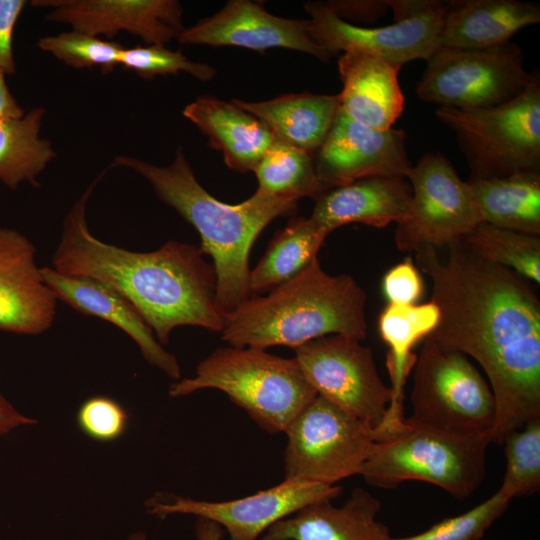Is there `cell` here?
Returning a JSON list of instances; mask_svg holds the SVG:
<instances>
[{"label":"cell","mask_w":540,"mask_h":540,"mask_svg":"<svg viewBox=\"0 0 540 540\" xmlns=\"http://www.w3.org/2000/svg\"><path fill=\"white\" fill-rule=\"evenodd\" d=\"M441 261L432 246L417 249L416 267L432 281L440 318L426 337L473 358L494 395L492 443L540 419V302L518 274L457 241Z\"/></svg>","instance_id":"cell-1"},{"label":"cell","mask_w":540,"mask_h":540,"mask_svg":"<svg viewBox=\"0 0 540 540\" xmlns=\"http://www.w3.org/2000/svg\"><path fill=\"white\" fill-rule=\"evenodd\" d=\"M104 174L67 213L53 268L115 289L138 310L161 345L179 326L221 333L224 319L216 305L217 275L200 247L170 240L155 251L135 252L105 243L90 232L87 201Z\"/></svg>","instance_id":"cell-2"},{"label":"cell","mask_w":540,"mask_h":540,"mask_svg":"<svg viewBox=\"0 0 540 540\" xmlns=\"http://www.w3.org/2000/svg\"><path fill=\"white\" fill-rule=\"evenodd\" d=\"M111 167L128 168L144 177L158 198L197 230L201 250L213 259L216 305L223 318L251 296L250 249L267 224L296 210L297 200L256 191L242 203H223L197 181L182 147L164 167L127 155L115 156Z\"/></svg>","instance_id":"cell-3"},{"label":"cell","mask_w":540,"mask_h":540,"mask_svg":"<svg viewBox=\"0 0 540 540\" xmlns=\"http://www.w3.org/2000/svg\"><path fill=\"white\" fill-rule=\"evenodd\" d=\"M367 296L350 275L332 276L318 256L267 295L252 294L225 316L222 339L232 347L293 349L328 335L363 340Z\"/></svg>","instance_id":"cell-4"},{"label":"cell","mask_w":540,"mask_h":540,"mask_svg":"<svg viewBox=\"0 0 540 540\" xmlns=\"http://www.w3.org/2000/svg\"><path fill=\"white\" fill-rule=\"evenodd\" d=\"M208 388L226 393L268 433L285 432L317 396L295 357L254 347L217 348L197 365L194 377L171 384L169 395L181 397Z\"/></svg>","instance_id":"cell-5"},{"label":"cell","mask_w":540,"mask_h":540,"mask_svg":"<svg viewBox=\"0 0 540 540\" xmlns=\"http://www.w3.org/2000/svg\"><path fill=\"white\" fill-rule=\"evenodd\" d=\"M489 437L465 436L410 423L377 441L360 475L382 489L406 481L433 484L456 499L470 497L484 480Z\"/></svg>","instance_id":"cell-6"},{"label":"cell","mask_w":540,"mask_h":540,"mask_svg":"<svg viewBox=\"0 0 540 540\" xmlns=\"http://www.w3.org/2000/svg\"><path fill=\"white\" fill-rule=\"evenodd\" d=\"M435 115L455 134L469 169L468 179L540 172V75L526 89L496 106L461 110L440 106Z\"/></svg>","instance_id":"cell-7"},{"label":"cell","mask_w":540,"mask_h":540,"mask_svg":"<svg viewBox=\"0 0 540 540\" xmlns=\"http://www.w3.org/2000/svg\"><path fill=\"white\" fill-rule=\"evenodd\" d=\"M410 423L446 432L492 437L497 410L492 390L469 358L423 340L413 367Z\"/></svg>","instance_id":"cell-8"},{"label":"cell","mask_w":540,"mask_h":540,"mask_svg":"<svg viewBox=\"0 0 540 540\" xmlns=\"http://www.w3.org/2000/svg\"><path fill=\"white\" fill-rule=\"evenodd\" d=\"M284 479L333 486L360 475L378 441L376 429L317 395L284 432Z\"/></svg>","instance_id":"cell-9"},{"label":"cell","mask_w":540,"mask_h":540,"mask_svg":"<svg viewBox=\"0 0 540 540\" xmlns=\"http://www.w3.org/2000/svg\"><path fill=\"white\" fill-rule=\"evenodd\" d=\"M426 62L418 98L461 110L506 103L519 96L531 78L522 47L512 41L481 49L439 47Z\"/></svg>","instance_id":"cell-10"},{"label":"cell","mask_w":540,"mask_h":540,"mask_svg":"<svg viewBox=\"0 0 540 540\" xmlns=\"http://www.w3.org/2000/svg\"><path fill=\"white\" fill-rule=\"evenodd\" d=\"M295 350V359L317 395L347 414L379 428L392 400L371 349L352 337L328 335Z\"/></svg>","instance_id":"cell-11"},{"label":"cell","mask_w":540,"mask_h":540,"mask_svg":"<svg viewBox=\"0 0 540 540\" xmlns=\"http://www.w3.org/2000/svg\"><path fill=\"white\" fill-rule=\"evenodd\" d=\"M406 178L412 187V200L408 217L396 226L399 250L448 246L482 222L468 183L442 153L423 155Z\"/></svg>","instance_id":"cell-12"},{"label":"cell","mask_w":540,"mask_h":540,"mask_svg":"<svg viewBox=\"0 0 540 540\" xmlns=\"http://www.w3.org/2000/svg\"><path fill=\"white\" fill-rule=\"evenodd\" d=\"M448 1L431 0L423 11L393 24L366 28L339 18L325 2L305 4L311 38L332 56L342 51L378 56L403 64L430 56L440 47V31Z\"/></svg>","instance_id":"cell-13"},{"label":"cell","mask_w":540,"mask_h":540,"mask_svg":"<svg viewBox=\"0 0 540 540\" xmlns=\"http://www.w3.org/2000/svg\"><path fill=\"white\" fill-rule=\"evenodd\" d=\"M340 486L309 481L283 480L280 484L244 498L208 502L174 497L172 501L151 499L147 512L161 519L172 514H190L216 522L229 540H259L274 523L322 500H334Z\"/></svg>","instance_id":"cell-14"},{"label":"cell","mask_w":540,"mask_h":540,"mask_svg":"<svg viewBox=\"0 0 540 540\" xmlns=\"http://www.w3.org/2000/svg\"><path fill=\"white\" fill-rule=\"evenodd\" d=\"M401 129L376 130L350 118L340 107L314 156L317 176L329 190L368 177H407L412 163Z\"/></svg>","instance_id":"cell-15"},{"label":"cell","mask_w":540,"mask_h":540,"mask_svg":"<svg viewBox=\"0 0 540 540\" xmlns=\"http://www.w3.org/2000/svg\"><path fill=\"white\" fill-rule=\"evenodd\" d=\"M47 8L46 20L107 40L120 32L147 45L165 46L184 30L183 9L175 0H34Z\"/></svg>","instance_id":"cell-16"},{"label":"cell","mask_w":540,"mask_h":540,"mask_svg":"<svg viewBox=\"0 0 540 540\" xmlns=\"http://www.w3.org/2000/svg\"><path fill=\"white\" fill-rule=\"evenodd\" d=\"M177 40L185 45L238 46L263 52L281 47L327 62L332 55L310 36L309 21L268 13L256 1L232 0L215 15L184 28Z\"/></svg>","instance_id":"cell-17"},{"label":"cell","mask_w":540,"mask_h":540,"mask_svg":"<svg viewBox=\"0 0 540 540\" xmlns=\"http://www.w3.org/2000/svg\"><path fill=\"white\" fill-rule=\"evenodd\" d=\"M57 296L35 262V247L18 231L0 227V330L37 335L48 330Z\"/></svg>","instance_id":"cell-18"},{"label":"cell","mask_w":540,"mask_h":540,"mask_svg":"<svg viewBox=\"0 0 540 540\" xmlns=\"http://www.w3.org/2000/svg\"><path fill=\"white\" fill-rule=\"evenodd\" d=\"M41 270L58 299L83 314L117 326L136 342L149 363L173 379L180 378L176 357L162 347L142 315L119 292L93 278L64 274L53 267Z\"/></svg>","instance_id":"cell-19"},{"label":"cell","mask_w":540,"mask_h":540,"mask_svg":"<svg viewBox=\"0 0 540 540\" xmlns=\"http://www.w3.org/2000/svg\"><path fill=\"white\" fill-rule=\"evenodd\" d=\"M412 200L405 177H368L329 189L317 199L310 219L329 234L349 223L383 228L404 221Z\"/></svg>","instance_id":"cell-20"},{"label":"cell","mask_w":540,"mask_h":540,"mask_svg":"<svg viewBox=\"0 0 540 540\" xmlns=\"http://www.w3.org/2000/svg\"><path fill=\"white\" fill-rule=\"evenodd\" d=\"M381 502L355 488L340 507L332 500L310 504L271 525L259 540H390L389 528L377 519Z\"/></svg>","instance_id":"cell-21"},{"label":"cell","mask_w":540,"mask_h":540,"mask_svg":"<svg viewBox=\"0 0 540 540\" xmlns=\"http://www.w3.org/2000/svg\"><path fill=\"white\" fill-rule=\"evenodd\" d=\"M401 67L378 56L345 52L338 59L341 109L356 122L376 130L392 128L404 108L398 82Z\"/></svg>","instance_id":"cell-22"},{"label":"cell","mask_w":540,"mask_h":540,"mask_svg":"<svg viewBox=\"0 0 540 540\" xmlns=\"http://www.w3.org/2000/svg\"><path fill=\"white\" fill-rule=\"evenodd\" d=\"M439 318V308L431 300L411 305L389 303L379 316V333L388 346L386 365L392 390L384 422L376 429L379 440L399 432L404 426V386L417 359L412 349L435 329Z\"/></svg>","instance_id":"cell-23"},{"label":"cell","mask_w":540,"mask_h":540,"mask_svg":"<svg viewBox=\"0 0 540 540\" xmlns=\"http://www.w3.org/2000/svg\"><path fill=\"white\" fill-rule=\"evenodd\" d=\"M540 22V6L519 0L448 1L440 47L490 48L510 42L520 29Z\"/></svg>","instance_id":"cell-24"},{"label":"cell","mask_w":540,"mask_h":540,"mask_svg":"<svg viewBox=\"0 0 540 540\" xmlns=\"http://www.w3.org/2000/svg\"><path fill=\"white\" fill-rule=\"evenodd\" d=\"M183 116L222 152L227 166L235 171H254L275 140L271 130L254 115L232 102L203 96L189 103Z\"/></svg>","instance_id":"cell-25"},{"label":"cell","mask_w":540,"mask_h":540,"mask_svg":"<svg viewBox=\"0 0 540 540\" xmlns=\"http://www.w3.org/2000/svg\"><path fill=\"white\" fill-rule=\"evenodd\" d=\"M232 103L261 120L275 138L314 157L340 109V96L297 93L261 101Z\"/></svg>","instance_id":"cell-26"},{"label":"cell","mask_w":540,"mask_h":540,"mask_svg":"<svg viewBox=\"0 0 540 540\" xmlns=\"http://www.w3.org/2000/svg\"><path fill=\"white\" fill-rule=\"evenodd\" d=\"M482 222L540 236V172L466 181Z\"/></svg>","instance_id":"cell-27"},{"label":"cell","mask_w":540,"mask_h":540,"mask_svg":"<svg viewBox=\"0 0 540 540\" xmlns=\"http://www.w3.org/2000/svg\"><path fill=\"white\" fill-rule=\"evenodd\" d=\"M328 232L310 218L294 217L275 232L253 270L249 272L251 295H261L292 279L318 256Z\"/></svg>","instance_id":"cell-28"},{"label":"cell","mask_w":540,"mask_h":540,"mask_svg":"<svg viewBox=\"0 0 540 540\" xmlns=\"http://www.w3.org/2000/svg\"><path fill=\"white\" fill-rule=\"evenodd\" d=\"M46 110L30 109L21 117L0 119V182L11 190L29 182L38 186V177L57 156L51 141L40 131Z\"/></svg>","instance_id":"cell-29"},{"label":"cell","mask_w":540,"mask_h":540,"mask_svg":"<svg viewBox=\"0 0 540 540\" xmlns=\"http://www.w3.org/2000/svg\"><path fill=\"white\" fill-rule=\"evenodd\" d=\"M254 172L257 191L277 197L317 199L328 191L320 182L314 157L275 138Z\"/></svg>","instance_id":"cell-30"},{"label":"cell","mask_w":540,"mask_h":540,"mask_svg":"<svg viewBox=\"0 0 540 540\" xmlns=\"http://www.w3.org/2000/svg\"><path fill=\"white\" fill-rule=\"evenodd\" d=\"M460 242L480 256L540 283V236L481 222Z\"/></svg>","instance_id":"cell-31"},{"label":"cell","mask_w":540,"mask_h":540,"mask_svg":"<svg viewBox=\"0 0 540 540\" xmlns=\"http://www.w3.org/2000/svg\"><path fill=\"white\" fill-rule=\"evenodd\" d=\"M506 469L500 490L511 499L540 489V419L507 434L502 443Z\"/></svg>","instance_id":"cell-32"},{"label":"cell","mask_w":540,"mask_h":540,"mask_svg":"<svg viewBox=\"0 0 540 540\" xmlns=\"http://www.w3.org/2000/svg\"><path fill=\"white\" fill-rule=\"evenodd\" d=\"M37 47L43 52L74 69L99 68L103 73L112 72L120 66L125 48L120 42L99 38L71 29L38 39Z\"/></svg>","instance_id":"cell-33"},{"label":"cell","mask_w":540,"mask_h":540,"mask_svg":"<svg viewBox=\"0 0 540 540\" xmlns=\"http://www.w3.org/2000/svg\"><path fill=\"white\" fill-rule=\"evenodd\" d=\"M511 500L498 489L488 499L460 515L445 518L421 533L391 537L390 540H480L506 512Z\"/></svg>","instance_id":"cell-34"},{"label":"cell","mask_w":540,"mask_h":540,"mask_svg":"<svg viewBox=\"0 0 540 540\" xmlns=\"http://www.w3.org/2000/svg\"><path fill=\"white\" fill-rule=\"evenodd\" d=\"M120 66L145 79L185 72L201 81H208L216 74L212 66L191 61L181 51L160 45L125 47L121 53Z\"/></svg>","instance_id":"cell-35"},{"label":"cell","mask_w":540,"mask_h":540,"mask_svg":"<svg viewBox=\"0 0 540 540\" xmlns=\"http://www.w3.org/2000/svg\"><path fill=\"white\" fill-rule=\"evenodd\" d=\"M128 420V413L118 402L103 396L87 399L77 413L81 430L101 442L120 438L126 431Z\"/></svg>","instance_id":"cell-36"},{"label":"cell","mask_w":540,"mask_h":540,"mask_svg":"<svg viewBox=\"0 0 540 540\" xmlns=\"http://www.w3.org/2000/svg\"><path fill=\"white\" fill-rule=\"evenodd\" d=\"M382 288L390 304H418L423 295L424 284L411 257L386 272Z\"/></svg>","instance_id":"cell-37"},{"label":"cell","mask_w":540,"mask_h":540,"mask_svg":"<svg viewBox=\"0 0 540 540\" xmlns=\"http://www.w3.org/2000/svg\"><path fill=\"white\" fill-rule=\"evenodd\" d=\"M27 3L25 0H0V69L6 75H13L16 71L13 35Z\"/></svg>","instance_id":"cell-38"},{"label":"cell","mask_w":540,"mask_h":540,"mask_svg":"<svg viewBox=\"0 0 540 540\" xmlns=\"http://www.w3.org/2000/svg\"><path fill=\"white\" fill-rule=\"evenodd\" d=\"M327 6L341 19L373 22L387 14V0L327 1Z\"/></svg>","instance_id":"cell-39"},{"label":"cell","mask_w":540,"mask_h":540,"mask_svg":"<svg viewBox=\"0 0 540 540\" xmlns=\"http://www.w3.org/2000/svg\"><path fill=\"white\" fill-rule=\"evenodd\" d=\"M36 420L28 418L19 413L0 394V436L10 432L18 426L35 424Z\"/></svg>","instance_id":"cell-40"},{"label":"cell","mask_w":540,"mask_h":540,"mask_svg":"<svg viewBox=\"0 0 540 540\" xmlns=\"http://www.w3.org/2000/svg\"><path fill=\"white\" fill-rule=\"evenodd\" d=\"M6 76V73L0 69V119L21 117L25 111L12 95L6 82Z\"/></svg>","instance_id":"cell-41"},{"label":"cell","mask_w":540,"mask_h":540,"mask_svg":"<svg viewBox=\"0 0 540 540\" xmlns=\"http://www.w3.org/2000/svg\"><path fill=\"white\" fill-rule=\"evenodd\" d=\"M224 535L223 528L208 519L198 518L196 521L197 540H222Z\"/></svg>","instance_id":"cell-42"},{"label":"cell","mask_w":540,"mask_h":540,"mask_svg":"<svg viewBox=\"0 0 540 540\" xmlns=\"http://www.w3.org/2000/svg\"><path fill=\"white\" fill-rule=\"evenodd\" d=\"M128 540H146V535L143 532H137L130 535Z\"/></svg>","instance_id":"cell-43"}]
</instances>
